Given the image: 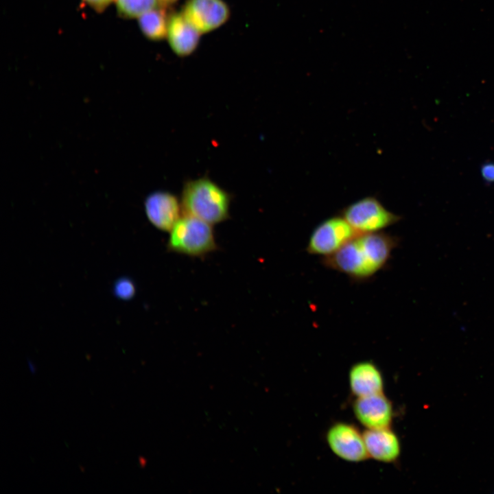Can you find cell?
I'll use <instances>...</instances> for the list:
<instances>
[{"label":"cell","mask_w":494,"mask_h":494,"mask_svg":"<svg viewBox=\"0 0 494 494\" xmlns=\"http://www.w3.org/2000/svg\"><path fill=\"white\" fill-rule=\"evenodd\" d=\"M399 242L397 237L382 231L359 233L336 253L322 257L321 263L355 282L366 281L386 267Z\"/></svg>","instance_id":"6da1fadb"},{"label":"cell","mask_w":494,"mask_h":494,"mask_svg":"<svg viewBox=\"0 0 494 494\" xmlns=\"http://www.w3.org/2000/svg\"><path fill=\"white\" fill-rule=\"evenodd\" d=\"M180 200L183 215L197 217L212 225L230 217L231 194L207 176L187 180Z\"/></svg>","instance_id":"7a4b0ae2"},{"label":"cell","mask_w":494,"mask_h":494,"mask_svg":"<svg viewBox=\"0 0 494 494\" xmlns=\"http://www.w3.org/2000/svg\"><path fill=\"white\" fill-rule=\"evenodd\" d=\"M169 233L168 252L204 258L218 250L213 225L197 217L183 215Z\"/></svg>","instance_id":"3957f363"},{"label":"cell","mask_w":494,"mask_h":494,"mask_svg":"<svg viewBox=\"0 0 494 494\" xmlns=\"http://www.w3.org/2000/svg\"><path fill=\"white\" fill-rule=\"evenodd\" d=\"M340 213L358 233L381 232L401 218L373 196L365 197L346 206Z\"/></svg>","instance_id":"277c9868"},{"label":"cell","mask_w":494,"mask_h":494,"mask_svg":"<svg viewBox=\"0 0 494 494\" xmlns=\"http://www.w3.org/2000/svg\"><path fill=\"white\" fill-rule=\"evenodd\" d=\"M357 234L342 215L333 216L315 227L309 237L306 251L322 257L330 256Z\"/></svg>","instance_id":"5b68a950"},{"label":"cell","mask_w":494,"mask_h":494,"mask_svg":"<svg viewBox=\"0 0 494 494\" xmlns=\"http://www.w3.org/2000/svg\"><path fill=\"white\" fill-rule=\"evenodd\" d=\"M326 440L333 454L345 461L359 462L368 458L364 435L352 424H333L327 432Z\"/></svg>","instance_id":"8992f818"},{"label":"cell","mask_w":494,"mask_h":494,"mask_svg":"<svg viewBox=\"0 0 494 494\" xmlns=\"http://www.w3.org/2000/svg\"><path fill=\"white\" fill-rule=\"evenodd\" d=\"M181 12L200 34L218 28L230 16V9L223 0H188Z\"/></svg>","instance_id":"52a82bcc"},{"label":"cell","mask_w":494,"mask_h":494,"mask_svg":"<svg viewBox=\"0 0 494 494\" xmlns=\"http://www.w3.org/2000/svg\"><path fill=\"white\" fill-rule=\"evenodd\" d=\"M144 210L149 222L163 232H169L183 213L180 200L172 192L161 190L147 196Z\"/></svg>","instance_id":"ba28073f"},{"label":"cell","mask_w":494,"mask_h":494,"mask_svg":"<svg viewBox=\"0 0 494 494\" xmlns=\"http://www.w3.org/2000/svg\"><path fill=\"white\" fill-rule=\"evenodd\" d=\"M353 410L357 421L368 430L390 427L394 416L392 404L384 392L356 397Z\"/></svg>","instance_id":"9c48e42d"},{"label":"cell","mask_w":494,"mask_h":494,"mask_svg":"<svg viewBox=\"0 0 494 494\" xmlns=\"http://www.w3.org/2000/svg\"><path fill=\"white\" fill-rule=\"evenodd\" d=\"M363 435L368 457L385 463L397 460L401 454V443L390 427L367 429Z\"/></svg>","instance_id":"30bf717a"},{"label":"cell","mask_w":494,"mask_h":494,"mask_svg":"<svg viewBox=\"0 0 494 494\" xmlns=\"http://www.w3.org/2000/svg\"><path fill=\"white\" fill-rule=\"evenodd\" d=\"M200 34L182 12H173L169 15L167 38L177 56L184 57L192 54L198 45Z\"/></svg>","instance_id":"8fae6325"},{"label":"cell","mask_w":494,"mask_h":494,"mask_svg":"<svg viewBox=\"0 0 494 494\" xmlns=\"http://www.w3.org/2000/svg\"><path fill=\"white\" fill-rule=\"evenodd\" d=\"M349 383L351 393L355 397L382 393L384 378L376 364L362 361L353 364L349 373Z\"/></svg>","instance_id":"7c38bea8"},{"label":"cell","mask_w":494,"mask_h":494,"mask_svg":"<svg viewBox=\"0 0 494 494\" xmlns=\"http://www.w3.org/2000/svg\"><path fill=\"white\" fill-rule=\"evenodd\" d=\"M167 8L156 5L139 16V25L150 40L157 41L167 37L169 14Z\"/></svg>","instance_id":"4fadbf2b"},{"label":"cell","mask_w":494,"mask_h":494,"mask_svg":"<svg viewBox=\"0 0 494 494\" xmlns=\"http://www.w3.org/2000/svg\"><path fill=\"white\" fill-rule=\"evenodd\" d=\"M119 14L124 17H139L143 12L154 8L156 0H115Z\"/></svg>","instance_id":"5bb4252c"},{"label":"cell","mask_w":494,"mask_h":494,"mask_svg":"<svg viewBox=\"0 0 494 494\" xmlns=\"http://www.w3.org/2000/svg\"><path fill=\"white\" fill-rule=\"evenodd\" d=\"M112 291L116 298L123 301H129L135 296L137 288L132 279L128 277H121L115 281Z\"/></svg>","instance_id":"9a60e30c"},{"label":"cell","mask_w":494,"mask_h":494,"mask_svg":"<svg viewBox=\"0 0 494 494\" xmlns=\"http://www.w3.org/2000/svg\"><path fill=\"white\" fill-rule=\"evenodd\" d=\"M483 180L487 183H494V163H484L480 169Z\"/></svg>","instance_id":"2e32d148"},{"label":"cell","mask_w":494,"mask_h":494,"mask_svg":"<svg viewBox=\"0 0 494 494\" xmlns=\"http://www.w3.org/2000/svg\"><path fill=\"white\" fill-rule=\"evenodd\" d=\"M97 12L104 10L113 0H83Z\"/></svg>","instance_id":"e0dca14e"},{"label":"cell","mask_w":494,"mask_h":494,"mask_svg":"<svg viewBox=\"0 0 494 494\" xmlns=\"http://www.w3.org/2000/svg\"><path fill=\"white\" fill-rule=\"evenodd\" d=\"M178 0H156L157 5L161 7L169 8V6L177 2Z\"/></svg>","instance_id":"ac0fdd59"},{"label":"cell","mask_w":494,"mask_h":494,"mask_svg":"<svg viewBox=\"0 0 494 494\" xmlns=\"http://www.w3.org/2000/svg\"><path fill=\"white\" fill-rule=\"evenodd\" d=\"M29 366H30V368L31 372H32V373H35V370H36V368H35V366H34V364H32L31 363V362H29Z\"/></svg>","instance_id":"d6986e66"}]
</instances>
